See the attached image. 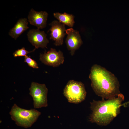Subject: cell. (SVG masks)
Returning a JSON list of instances; mask_svg holds the SVG:
<instances>
[{"mask_svg":"<svg viewBox=\"0 0 129 129\" xmlns=\"http://www.w3.org/2000/svg\"><path fill=\"white\" fill-rule=\"evenodd\" d=\"M36 48H35L32 50L28 51L25 49L24 47H23L20 49H18L16 50L13 53V55L14 57L24 56H27V55L30 53L34 51Z\"/></svg>","mask_w":129,"mask_h":129,"instance_id":"4fadbf2b","label":"cell"},{"mask_svg":"<svg viewBox=\"0 0 129 129\" xmlns=\"http://www.w3.org/2000/svg\"><path fill=\"white\" fill-rule=\"evenodd\" d=\"M64 58L61 51L51 48L47 52L40 54L39 60L44 64L54 67L59 66L64 63Z\"/></svg>","mask_w":129,"mask_h":129,"instance_id":"8992f818","label":"cell"},{"mask_svg":"<svg viewBox=\"0 0 129 129\" xmlns=\"http://www.w3.org/2000/svg\"><path fill=\"white\" fill-rule=\"evenodd\" d=\"M29 90V94L33 98L35 108L47 106L48 89L44 84L32 82Z\"/></svg>","mask_w":129,"mask_h":129,"instance_id":"5b68a950","label":"cell"},{"mask_svg":"<svg viewBox=\"0 0 129 129\" xmlns=\"http://www.w3.org/2000/svg\"><path fill=\"white\" fill-rule=\"evenodd\" d=\"M124 99V95L119 93L117 97L107 100H93L90 103L92 113L90 121L100 125L108 124L120 113Z\"/></svg>","mask_w":129,"mask_h":129,"instance_id":"7a4b0ae2","label":"cell"},{"mask_svg":"<svg viewBox=\"0 0 129 129\" xmlns=\"http://www.w3.org/2000/svg\"><path fill=\"white\" fill-rule=\"evenodd\" d=\"M63 94L69 102L78 104L85 99L86 92L82 82L71 80L68 82L65 86Z\"/></svg>","mask_w":129,"mask_h":129,"instance_id":"277c9868","label":"cell"},{"mask_svg":"<svg viewBox=\"0 0 129 129\" xmlns=\"http://www.w3.org/2000/svg\"><path fill=\"white\" fill-rule=\"evenodd\" d=\"M9 113L12 120L18 126L27 128L31 127L37 120L41 113L35 109L21 108L14 104Z\"/></svg>","mask_w":129,"mask_h":129,"instance_id":"3957f363","label":"cell"},{"mask_svg":"<svg viewBox=\"0 0 129 129\" xmlns=\"http://www.w3.org/2000/svg\"><path fill=\"white\" fill-rule=\"evenodd\" d=\"M89 77L94 91L103 99L113 98L120 93L117 78L103 67L94 65L91 69Z\"/></svg>","mask_w":129,"mask_h":129,"instance_id":"6da1fadb","label":"cell"},{"mask_svg":"<svg viewBox=\"0 0 129 129\" xmlns=\"http://www.w3.org/2000/svg\"><path fill=\"white\" fill-rule=\"evenodd\" d=\"M53 15L60 22L71 28L73 27L75 23L73 15L65 12L63 13L56 12L54 13Z\"/></svg>","mask_w":129,"mask_h":129,"instance_id":"7c38bea8","label":"cell"},{"mask_svg":"<svg viewBox=\"0 0 129 129\" xmlns=\"http://www.w3.org/2000/svg\"><path fill=\"white\" fill-rule=\"evenodd\" d=\"M27 36L28 41L36 48H47L49 41L44 31L38 29H30L27 32Z\"/></svg>","mask_w":129,"mask_h":129,"instance_id":"9c48e42d","label":"cell"},{"mask_svg":"<svg viewBox=\"0 0 129 129\" xmlns=\"http://www.w3.org/2000/svg\"><path fill=\"white\" fill-rule=\"evenodd\" d=\"M49 25L51 26L49 31L51 32L50 38L54 42L56 46L62 45L64 38L67 34L65 25L57 20H54Z\"/></svg>","mask_w":129,"mask_h":129,"instance_id":"52a82bcc","label":"cell"},{"mask_svg":"<svg viewBox=\"0 0 129 129\" xmlns=\"http://www.w3.org/2000/svg\"><path fill=\"white\" fill-rule=\"evenodd\" d=\"M67 35L65 42L71 56L74 55L75 51L80 48L83 43L79 32L70 28L66 29Z\"/></svg>","mask_w":129,"mask_h":129,"instance_id":"ba28073f","label":"cell"},{"mask_svg":"<svg viewBox=\"0 0 129 129\" xmlns=\"http://www.w3.org/2000/svg\"><path fill=\"white\" fill-rule=\"evenodd\" d=\"M28 21L26 18L19 19L10 31L9 32V36L15 39H16L20 35L29 28Z\"/></svg>","mask_w":129,"mask_h":129,"instance_id":"8fae6325","label":"cell"},{"mask_svg":"<svg viewBox=\"0 0 129 129\" xmlns=\"http://www.w3.org/2000/svg\"><path fill=\"white\" fill-rule=\"evenodd\" d=\"M48 15L46 11H37L32 8L27 16L28 20L30 24L36 27L38 29H43L46 26Z\"/></svg>","mask_w":129,"mask_h":129,"instance_id":"30bf717a","label":"cell"},{"mask_svg":"<svg viewBox=\"0 0 129 129\" xmlns=\"http://www.w3.org/2000/svg\"><path fill=\"white\" fill-rule=\"evenodd\" d=\"M24 62L27 63L28 66L33 68L38 69V67L36 61L27 55L24 57Z\"/></svg>","mask_w":129,"mask_h":129,"instance_id":"5bb4252c","label":"cell"}]
</instances>
